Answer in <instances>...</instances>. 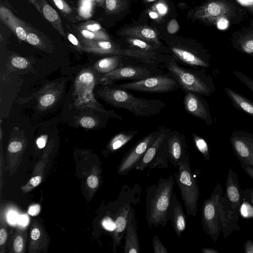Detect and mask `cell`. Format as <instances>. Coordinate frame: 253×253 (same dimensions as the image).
Returning a JSON list of instances; mask_svg holds the SVG:
<instances>
[{
    "label": "cell",
    "instance_id": "6da1fadb",
    "mask_svg": "<svg viewBox=\"0 0 253 253\" xmlns=\"http://www.w3.org/2000/svg\"><path fill=\"white\" fill-rule=\"evenodd\" d=\"M174 177H160L157 184L146 188L145 217L148 227H164L169 220V209L173 195Z\"/></svg>",
    "mask_w": 253,
    "mask_h": 253
},
{
    "label": "cell",
    "instance_id": "7a4b0ae2",
    "mask_svg": "<svg viewBox=\"0 0 253 253\" xmlns=\"http://www.w3.org/2000/svg\"><path fill=\"white\" fill-rule=\"evenodd\" d=\"M244 200L238 174L230 169L226 180L225 192L219 202L221 231L226 238L235 230H240L239 215Z\"/></svg>",
    "mask_w": 253,
    "mask_h": 253
},
{
    "label": "cell",
    "instance_id": "3957f363",
    "mask_svg": "<svg viewBox=\"0 0 253 253\" xmlns=\"http://www.w3.org/2000/svg\"><path fill=\"white\" fill-rule=\"evenodd\" d=\"M101 96L118 108L126 110L136 117H149L160 113L166 103L160 99L137 97L127 89L105 86L100 90Z\"/></svg>",
    "mask_w": 253,
    "mask_h": 253
},
{
    "label": "cell",
    "instance_id": "277c9868",
    "mask_svg": "<svg viewBox=\"0 0 253 253\" xmlns=\"http://www.w3.org/2000/svg\"><path fill=\"white\" fill-rule=\"evenodd\" d=\"M165 67L178 83L180 87L186 92H192L210 96L215 90L212 76L206 68L189 69L179 65L171 58L164 63Z\"/></svg>",
    "mask_w": 253,
    "mask_h": 253
},
{
    "label": "cell",
    "instance_id": "5b68a950",
    "mask_svg": "<svg viewBox=\"0 0 253 253\" xmlns=\"http://www.w3.org/2000/svg\"><path fill=\"white\" fill-rule=\"evenodd\" d=\"M177 168L174 177L184 204L186 213L187 216L195 217L198 211L200 187L191 169L189 155L179 163Z\"/></svg>",
    "mask_w": 253,
    "mask_h": 253
},
{
    "label": "cell",
    "instance_id": "8992f818",
    "mask_svg": "<svg viewBox=\"0 0 253 253\" xmlns=\"http://www.w3.org/2000/svg\"><path fill=\"white\" fill-rule=\"evenodd\" d=\"M141 190L139 185L136 183L131 187L127 185L123 186L120 193L118 208L114 221L115 228L114 230V246L116 247L120 246L121 241L125 234L128 216L130 207L140 201V195H135L140 193Z\"/></svg>",
    "mask_w": 253,
    "mask_h": 253
},
{
    "label": "cell",
    "instance_id": "52a82bcc",
    "mask_svg": "<svg viewBox=\"0 0 253 253\" xmlns=\"http://www.w3.org/2000/svg\"><path fill=\"white\" fill-rule=\"evenodd\" d=\"M223 194L222 185L217 183L210 197L203 204L201 221L205 232L216 242L221 231V222L219 215V202Z\"/></svg>",
    "mask_w": 253,
    "mask_h": 253
},
{
    "label": "cell",
    "instance_id": "ba28073f",
    "mask_svg": "<svg viewBox=\"0 0 253 253\" xmlns=\"http://www.w3.org/2000/svg\"><path fill=\"white\" fill-rule=\"evenodd\" d=\"M96 84L94 74L89 70L80 73L75 83L74 96L75 106L80 109H92L108 113L95 99L93 89Z\"/></svg>",
    "mask_w": 253,
    "mask_h": 253
},
{
    "label": "cell",
    "instance_id": "9c48e42d",
    "mask_svg": "<svg viewBox=\"0 0 253 253\" xmlns=\"http://www.w3.org/2000/svg\"><path fill=\"white\" fill-rule=\"evenodd\" d=\"M110 85L127 90L155 93L170 92L180 87L176 79L167 75L151 76L125 84Z\"/></svg>",
    "mask_w": 253,
    "mask_h": 253
},
{
    "label": "cell",
    "instance_id": "30bf717a",
    "mask_svg": "<svg viewBox=\"0 0 253 253\" xmlns=\"http://www.w3.org/2000/svg\"><path fill=\"white\" fill-rule=\"evenodd\" d=\"M163 126L144 136L131 148L123 157L117 169V173L126 175L132 169H135L147 149L160 133Z\"/></svg>",
    "mask_w": 253,
    "mask_h": 253
},
{
    "label": "cell",
    "instance_id": "8fae6325",
    "mask_svg": "<svg viewBox=\"0 0 253 253\" xmlns=\"http://www.w3.org/2000/svg\"><path fill=\"white\" fill-rule=\"evenodd\" d=\"M230 141L240 164L253 168V134L242 130H235L230 137Z\"/></svg>",
    "mask_w": 253,
    "mask_h": 253
},
{
    "label": "cell",
    "instance_id": "7c38bea8",
    "mask_svg": "<svg viewBox=\"0 0 253 253\" xmlns=\"http://www.w3.org/2000/svg\"><path fill=\"white\" fill-rule=\"evenodd\" d=\"M233 6L223 0L210 1L199 7L194 12L195 18L209 23H215L231 16Z\"/></svg>",
    "mask_w": 253,
    "mask_h": 253
},
{
    "label": "cell",
    "instance_id": "4fadbf2b",
    "mask_svg": "<svg viewBox=\"0 0 253 253\" xmlns=\"http://www.w3.org/2000/svg\"><path fill=\"white\" fill-rule=\"evenodd\" d=\"M153 73L145 67L123 65L119 68L103 75L100 81L104 84H112L120 80H140L152 76Z\"/></svg>",
    "mask_w": 253,
    "mask_h": 253
},
{
    "label": "cell",
    "instance_id": "5bb4252c",
    "mask_svg": "<svg viewBox=\"0 0 253 253\" xmlns=\"http://www.w3.org/2000/svg\"><path fill=\"white\" fill-rule=\"evenodd\" d=\"M183 104L186 112L204 121L207 125L213 123L209 105L202 95L192 92H186Z\"/></svg>",
    "mask_w": 253,
    "mask_h": 253
},
{
    "label": "cell",
    "instance_id": "9a60e30c",
    "mask_svg": "<svg viewBox=\"0 0 253 253\" xmlns=\"http://www.w3.org/2000/svg\"><path fill=\"white\" fill-rule=\"evenodd\" d=\"M169 162L175 168L188 155V147L184 134L169 130L166 139Z\"/></svg>",
    "mask_w": 253,
    "mask_h": 253
},
{
    "label": "cell",
    "instance_id": "2e32d148",
    "mask_svg": "<svg viewBox=\"0 0 253 253\" xmlns=\"http://www.w3.org/2000/svg\"><path fill=\"white\" fill-rule=\"evenodd\" d=\"M170 49L175 58L185 64L204 68L210 67V56L203 50H194L178 45L172 46Z\"/></svg>",
    "mask_w": 253,
    "mask_h": 253
},
{
    "label": "cell",
    "instance_id": "e0dca14e",
    "mask_svg": "<svg viewBox=\"0 0 253 253\" xmlns=\"http://www.w3.org/2000/svg\"><path fill=\"white\" fill-rule=\"evenodd\" d=\"M138 226L135 218V210L130 207L128 216L125 237V253H140V243L137 234Z\"/></svg>",
    "mask_w": 253,
    "mask_h": 253
},
{
    "label": "cell",
    "instance_id": "ac0fdd59",
    "mask_svg": "<svg viewBox=\"0 0 253 253\" xmlns=\"http://www.w3.org/2000/svg\"><path fill=\"white\" fill-rule=\"evenodd\" d=\"M120 55L153 65L164 64L172 58L158 52L147 51L134 48L121 49Z\"/></svg>",
    "mask_w": 253,
    "mask_h": 253
},
{
    "label": "cell",
    "instance_id": "d6986e66",
    "mask_svg": "<svg viewBox=\"0 0 253 253\" xmlns=\"http://www.w3.org/2000/svg\"><path fill=\"white\" fill-rule=\"evenodd\" d=\"M168 217L171 221L173 229L179 239L181 233L186 228V217L183 209L182 206L177 199L176 193H173L170 201L169 211Z\"/></svg>",
    "mask_w": 253,
    "mask_h": 253
},
{
    "label": "cell",
    "instance_id": "ffe728a7",
    "mask_svg": "<svg viewBox=\"0 0 253 253\" xmlns=\"http://www.w3.org/2000/svg\"><path fill=\"white\" fill-rule=\"evenodd\" d=\"M121 35L143 40L151 44L160 46V41L156 31L150 27L145 26H136L123 29Z\"/></svg>",
    "mask_w": 253,
    "mask_h": 253
},
{
    "label": "cell",
    "instance_id": "44dd1931",
    "mask_svg": "<svg viewBox=\"0 0 253 253\" xmlns=\"http://www.w3.org/2000/svg\"><path fill=\"white\" fill-rule=\"evenodd\" d=\"M169 130V129L166 128L164 126L162 127L160 133L147 149L140 161L137 164L135 169L142 171L147 168L166 139Z\"/></svg>",
    "mask_w": 253,
    "mask_h": 253
},
{
    "label": "cell",
    "instance_id": "7402d4cb",
    "mask_svg": "<svg viewBox=\"0 0 253 253\" xmlns=\"http://www.w3.org/2000/svg\"><path fill=\"white\" fill-rule=\"evenodd\" d=\"M224 91L236 109L253 117V101L229 87L225 88Z\"/></svg>",
    "mask_w": 253,
    "mask_h": 253
},
{
    "label": "cell",
    "instance_id": "603a6c76",
    "mask_svg": "<svg viewBox=\"0 0 253 253\" xmlns=\"http://www.w3.org/2000/svg\"><path fill=\"white\" fill-rule=\"evenodd\" d=\"M123 56L115 55L98 60L94 65V70L105 75L124 65Z\"/></svg>",
    "mask_w": 253,
    "mask_h": 253
},
{
    "label": "cell",
    "instance_id": "cb8c5ba5",
    "mask_svg": "<svg viewBox=\"0 0 253 253\" xmlns=\"http://www.w3.org/2000/svg\"><path fill=\"white\" fill-rule=\"evenodd\" d=\"M137 130H125L116 134L109 143L110 152H115L129 142L137 134Z\"/></svg>",
    "mask_w": 253,
    "mask_h": 253
},
{
    "label": "cell",
    "instance_id": "d4e9b609",
    "mask_svg": "<svg viewBox=\"0 0 253 253\" xmlns=\"http://www.w3.org/2000/svg\"><path fill=\"white\" fill-rule=\"evenodd\" d=\"M236 49L248 55H253V32L240 37L234 44Z\"/></svg>",
    "mask_w": 253,
    "mask_h": 253
},
{
    "label": "cell",
    "instance_id": "484cf974",
    "mask_svg": "<svg viewBox=\"0 0 253 253\" xmlns=\"http://www.w3.org/2000/svg\"><path fill=\"white\" fill-rule=\"evenodd\" d=\"M126 41L131 47H133L132 48L134 49L157 52V50L159 48V46L152 44L143 40L136 38L127 37Z\"/></svg>",
    "mask_w": 253,
    "mask_h": 253
},
{
    "label": "cell",
    "instance_id": "4316f807",
    "mask_svg": "<svg viewBox=\"0 0 253 253\" xmlns=\"http://www.w3.org/2000/svg\"><path fill=\"white\" fill-rule=\"evenodd\" d=\"M192 136L196 148L202 154L205 160L208 161L210 159V153L207 141L195 133H192Z\"/></svg>",
    "mask_w": 253,
    "mask_h": 253
},
{
    "label": "cell",
    "instance_id": "83f0119b",
    "mask_svg": "<svg viewBox=\"0 0 253 253\" xmlns=\"http://www.w3.org/2000/svg\"><path fill=\"white\" fill-rule=\"evenodd\" d=\"M240 213L243 218H253V206L244 199L241 206Z\"/></svg>",
    "mask_w": 253,
    "mask_h": 253
},
{
    "label": "cell",
    "instance_id": "f1b7e54d",
    "mask_svg": "<svg viewBox=\"0 0 253 253\" xmlns=\"http://www.w3.org/2000/svg\"><path fill=\"white\" fill-rule=\"evenodd\" d=\"M56 100V96L52 92H48L43 95L40 99L39 103L42 108H47L52 105Z\"/></svg>",
    "mask_w": 253,
    "mask_h": 253
},
{
    "label": "cell",
    "instance_id": "f546056e",
    "mask_svg": "<svg viewBox=\"0 0 253 253\" xmlns=\"http://www.w3.org/2000/svg\"><path fill=\"white\" fill-rule=\"evenodd\" d=\"M233 74L242 83L253 92V79L247 76L244 73L238 71H234Z\"/></svg>",
    "mask_w": 253,
    "mask_h": 253
},
{
    "label": "cell",
    "instance_id": "4dcf8cb0",
    "mask_svg": "<svg viewBox=\"0 0 253 253\" xmlns=\"http://www.w3.org/2000/svg\"><path fill=\"white\" fill-rule=\"evenodd\" d=\"M152 246L154 253H168V250L162 244L157 235H155L152 239Z\"/></svg>",
    "mask_w": 253,
    "mask_h": 253
},
{
    "label": "cell",
    "instance_id": "1f68e13d",
    "mask_svg": "<svg viewBox=\"0 0 253 253\" xmlns=\"http://www.w3.org/2000/svg\"><path fill=\"white\" fill-rule=\"evenodd\" d=\"M43 13L45 18L49 21H54L58 17L57 12L48 5L43 7Z\"/></svg>",
    "mask_w": 253,
    "mask_h": 253
},
{
    "label": "cell",
    "instance_id": "d6a6232c",
    "mask_svg": "<svg viewBox=\"0 0 253 253\" xmlns=\"http://www.w3.org/2000/svg\"><path fill=\"white\" fill-rule=\"evenodd\" d=\"M11 63L13 67L20 69L27 68L29 65L28 61L25 58L19 56L12 58Z\"/></svg>",
    "mask_w": 253,
    "mask_h": 253
},
{
    "label": "cell",
    "instance_id": "836d02e7",
    "mask_svg": "<svg viewBox=\"0 0 253 253\" xmlns=\"http://www.w3.org/2000/svg\"><path fill=\"white\" fill-rule=\"evenodd\" d=\"M80 125L85 128H92L96 125V120L90 117H84L82 118L79 121Z\"/></svg>",
    "mask_w": 253,
    "mask_h": 253
},
{
    "label": "cell",
    "instance_id": "e575fe53",
    "mask_svg": "<svg viewBox=\"0 0 253 253\" xmlns=\"http://www.w3.org/2000/svg\"><path fill=\"white\" fill-rule=\"evenodd\" d=\"M122 4L124 5V2L122 3L121 0H106L105 1L106 7L110 11L120 9Z\"/></svg>",
    "mask_w": 253,
    "mask_h": 253
},
{
    "label": "cell",
    "instance_id": "d590c367",
    "mask_svg": "<svg viewBox=\"0 0 253 253\" xmlns=\"http://www.w3.org/2000/svg\"><path fill=\"white\" fill-rule=\"evenodd\" d=\"M244 199L251 203L253 206V188L242 190Z\"/></svg>",
    "mask_w": 253,
    "mask_h": 253
},
{
    "label": "cell",
    "instance_id": "8d00e7d4",
    "mask_svg": "<svg viewBox=\"0 0 253 253\" xmlns=\"http://www.w3.org/2000/svg\"><path fill=\"white\" fill-rule=\"evenodd\" d=\"M103 226L107 230L113 231L115 228V223L110 217H106L102 221Z\"/></svg>",
    "mask_w": 253,
    "mask_h": 253
},
{
    "label": "cell",
    "instance_id": "74e56055",
    "mask_svg": "<svg viewBox=\"0 0 253 253\" xmlns=\"http://www.w3.org/2000/svg\"><path fill=\"white\" fill-rule=\"evenodd\" d=\"M22 148V144L20 142L13 141L9 144L8 150L10 152L16 153L20 151Z\"/></svg>",
    "mask_w": 253,
    "mask_h": 253
},
{
    "label": "cell",
    "instance_id": "f35d334b",
    "mask_svg": "<svg viewBox=\"0 0 253 253\" xmlns=\"http://www.w3.org/2000/svg\"><path fill=\"white\" fill-rule=\"evenodd\" d=\"M86 181L88 186L92 189L96 188L99 184L98 178L94 175H91L88 176Z\"/></svg>",
    "mask_w": 253,
    "mask_h": 253
},
{
    "label": "cell",
    "instance_id": "ab89813d",
    "mask_svg": "<svg viewBox=\"0 0 253 253\" xmlns=\"http://www.w3.org/2000/svg\"><path fill=\"white\" fill-rule=\"evenodd\" d=\"M179 29V26L175 20L170 21L167 26L168 31L170 34L175 33Z\"/></svg>",
    "mask_w": 253,
    "mask_h": 253
},
{
    "label": "cell",
    "instance_id": "60d3db41",
    "mask_svg": "<svg viewBox=\"0 0 253 253\" xmlns=\"http://www.w3.org/2000/svg\"><path fill=\"white\" fill-rule=\"evenodd\" d=\"M23 246V240L21 236H18L14 240L13 243L14 249L16 252L21 251Z\"/></svg>",
    "mask_w": 253,
    "mask_h": 253
},
{
    "label": "cell",
    "instance_id": "b9f144b4",
    "mask_svg": "<svg viewBox=\"0 0 253 253\" xmlns=\"http://www.w3.org/2000/svg\"><path fill=\"white\" fill-rule=\"evenodd\" d=\"M27 41L31 44L36 45L40 42V39L38 36L33 33L29 34L27 36Z\"/></svg>",
    "mask_w": 253,
    "mask_h": 253
},
{
    "label": "cell",
    "instance_id": "7bdbcfd3",
    "mask_svg": "<svg viewBox=\"0 0 253 253\" xmlns=\"http://www.w3.org/2000/svg\"><path fill=\"white\" fill-rule=\"evenodd\" d=\"M245 253H253V241L252 240H247L244 244Z\"/></svg>",
    "mask_w": 253,
    "mask_h": 253
},
{
    "label": "cell",
    "instance_id": "ee69618b",
    "mask_svg": "<svg viewBox=\"0 0 253 253\" xmlns=\"http://www.w3.org/2000/svg\"><path fill=\"white\" fill-rule=\"evenodd\" d=\"M18 216L16 212L13 211H10L7 216L8 222L11 224H14L18 221Z\"/></svg>",
    "mask_w": 253,
    "mask_h": 253
},
{
    "label": "cell",
    "instance_id": "f6af8a7d",
    "mask_svg": "<svg viewBox=\"0 0 253 253\" xmlns=\"http://www.w3.org/2000/svg\"><path fill=\"white\" fill-rule=\"evenodd\" d=\"M16 33L18 38L21 40H25L27 39L26 33L22 27H17L16 29Z\"/></svg>",
    "mask_w": 253,
    "mask_h": 253
},
{
    "label": "cell",
    "instance_id": "bcb514c9",
    "mask_svg": "<svg viewBox=\"0 0 253 253\" xmlns=\"http://www.w3.org/2000/svg\"><path fill=\"white\" fill-rule=\"evenodd\" d=\"M241 167L253 180V168L243 164H241Z\"/></svg>",
    "mask_w": 253,
    "mask_h": 253
},
{
    "label": "cell",
    "instance_id": "7dc6e473",
    "mask_svg": "<svg viewBox=\"0 0 253 253\" xmlns=\"http://www.w3.org/2000/svg\"><path fill=\"white\" fill-rule=\"evenodd\" d=\"M29 221L28 216L26 215H22L18 217L17 222L22 226H25Z\"/></svg>",
    "mask_w": 253,
    "mask_h": 253
},
{
    "label": "cell",
    "instance_id": "c3c4849f",
    "mask_svg": "<svg viewBox=\"0 0 253 253\" xmlns=\"http://www.w3.org/2000/svg\"><path fill=\"white\" fill-rule=\"evenodd\" d=\"M40 207L39 205L31 206L29 210V213L33 216L37 215L40 212Z\"/></svg>",
    "mask_w": 253,
    "mask_h": 253
},
{
    "label": "cell",
    "instance_id": "681fc988",
    "mask_svg": "<svg viewBox=\"0 0 253 253\" xmlns=\"http://www.w3.org/2000/svg\"><path fill=\"white\" fill-rule=\"evenodd\" d=\"M7 233L4 229H1L0 230V245H3L7 239Z\"/></svg>",
    "mask_w": 253,
    "mask_h": 253
},
{
    "label": "cell",
    "instance_id": "f907efd6",
    "mask_svg": "<svg viewBox=\"0 0 253 253\" xmlns=\"http://www.w3.org/2000/svg\"><path fill=\"white\" fill-rule=\"evenodd\" d=\"M36 143L39 148H42L45 145L46 139L43 136H41L38 138Z\"/></svg>",
    "mask_w": 253,
    "mask_h": 253
},
{
    "label": "cell",
    "instance_id": "816d5d0a",
    "mask_svg": "<svg viewBox=\"0 0 253 253\" xmlns=\"http://www.w3.org/2000/svg\"><path fill=\"white\" fill-rule=\"evenodd\" d=\"M41 177L39 175L33 177L30 180V184L33 186H38L41 182Z\"/></svg>",
    "mask_w": 253,
    "mask_h": 253
},
{
    "label": "cell",
    "instance_id": "f5cc1de1",
    "mask_svg": "<svg viewBox=\"0 0 253 253\" xmlns=\"http://www.w3.org/2000/svg\"><path fill=\"white\" fill-rule=\"evenodd\" d=\"M40 234L39 230L37 228H35L31 232V237L33 240H36L39 238Z\"/></svg>",
    "mask_w": 253,
    "mask_h": 253
},
{
    "label": "cell",
    "instance_id": "db71d44e",
    "mask_svg": "<svg viewBox=\"0 0 253 253\" xmlns=\"http://www.w3.org/2000/svg\"><path fill=\"white\" fill-rule=\"evenodd\" d=\"M82 34L84 37L90 39H93L94 37L93 33L85 30L82 31Z\"/></svg>",
    "mask_w": 253,
    "mask_h": 253
},
{
    "label": "cell",
    "instance_id": "11a10c76",
    "mask_svg": "<svg viewBox=\"0 0 253 253\" xmlns=\"http://www.w3.org/2000/svg\"><path fill=\"white\" fill-rule=\"evenodd\" d=\"M68 39L69 41L74 45H78V41L77 38L72 34H70L68 35Z\"/></svg>",
    "mask_w": 253,
    "mask_h": 253
},
{
    "label": "cell",
    "instance_id": "9f6ffc18",
    "mask_svg": "<svg viewBox=\"0 0 253 253\" xmlns=\"http://www.w3.org/2000/svg\"><path fill=\"white\" fill-rule=\"evenodd\" d=\"M202 253H219V252L216 249L212 248H202Z\"/></svg>",
    "mask_w": 253,
    "mask_h": 253
},
{
    "label": "cell",
    "instance_id": "6f0895ef",
    "mask_svg": "<svg viewBox=\"0 0 253 253\" xmlns=\"http://www.w3.org/2000/svg\"><path fill=\"white\" fill-rule=\"evenodd\" d=\"M87 28L88 30L92 31H98L100 29V26L97 24H94L93 25H89L87 26Z\"/></svg>",
    "mask_w": 253,
    "mask_h": 253
},
{
    "label": "cell",
    "instance_id": "680465c9",
    "mask_svg": "<svg viewBox=\"0 0 253 253\" xmlns=\"http://www.w3.org/2000/svg\"><path fill=\"white\" fill-rule=\"evenodd\" d=\"M55 5L60 9L63 8V3L61 0H53Z\"/></svg>",
    "mask_w": 253,
    "mask_h": 253
},
{
    "label": "cell",
    "instance_id": "91938a15",
    "mask_svg": "<svg viewBox=\"0 0 253 253\" xmlns=\"http://www.w3.org/2000/svg\"><path fill=\"white\" fill-rule=\"evenodd\" d=\"M157 8L159 11L162 13H164L167 10V8L165 7L164 4H159L157 5Z\"/></svg>",
    "mask_w": 253,
    "mask_h": 253
},
{
    "label": "cell",
    "instance_id": "94428289",
    "mask_svg": "<svg viewBox=\"0 0 253 253\" xmlns=\"http://www.w3.org/2000/svg\"><path fill=\"white\" fill-rule=\"evenodd\" d=\"M82 11L84 12H86V11H88L90 9V4L89 3H87V1L85 3H84V6H83Z\"/></svg>",
    "mask_w": 253,
    "mask_h": 253
},
{
    "label": "cell",
    "instance_id": "6125c7cd",
    "mask_svg": "<svg viewBox=\"0 0 253 253\" xmlns=\"http://www.w3.org/2000/svg\"><path fill=\"white\" fill-rule=\"evenodd\" d=\"M149 15L153 18H156L157 17V14L154 12H150Z\"/></svg>",
    "mask_w": 253,
    "mask_h": 253
}]
</instances>
